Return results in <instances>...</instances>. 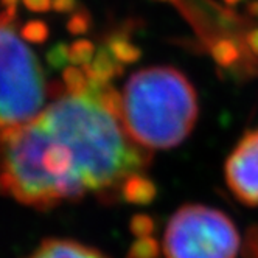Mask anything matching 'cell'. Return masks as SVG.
Listing matches in <instances>:
<instances>
[{"mask_svg": "<svg viewBox=\"0 0 258 258\" xmlns=\"http://www.w3.org/2000/svg\"><path fill=\"white\" fill-rule=\"evenodd\" d=\"M25 4L33 10H45L50 5V0H25Z\"/></svg>", "mask_w": 258, "mask_h": 258, "instance_id": "cell-7", "label": "cell"}, {"mask_svg": "<svg viewBox=\"0 0 258 258\" xmlns=\"http://www.w3.org/2000/svg\"><path fill=\"white\" fill-rule=\"evenodd\" d=\"M13 17V10L0 16V126L25 123L48 104L42 66Z\"/></svg>", "mask_w": 258, "mask_h": 258, "instance_id": "cell-3", "label": "cell"}, {"mask_svg": "<svg viewBox=\"0 0 258 258\" xmlns=\"http://www.w3.org/2000/svg\"><path fill=\"white\" fill-rule=\"evenodd\" d=\"M27 258H109L97 247L83 244L75 239L50 238L36 247Z\"/></svg>", "mask_w": 258, "mask_h": 258, "instance_id": "cell-6", "label": "cell"}, {"mask_svg": "<svg viewBox=\"0 0 258 258\" xmlns=\"http://www.w3.org/2000/svg\"><path fill=\"white\" fill-rule=\"evenodd\" d=\"M230 191L247 206H258V129L247 133L226 162Z\"/></svg>", "mask_w": 258, "mask_h": 258, "instance_id": "cell-5", "label": "cell"}, {"mask_svg": "<svg viewBox=\"0 0 258 258\" xmlns=\"http://www.w3.org/2000/svg\"><path fill=\"white\" fill-rule=\"evenodd\" d=\"M239 235L232 219L207 206H183L163 235L165 258H236Z\"/></svg>", "mask_w": 258, "mask_h": 258, "instance_id": "cell-4", "label": "cell"}, {"mask_svg": "<svg viewBox=\"0 0 258 258\" xmlns=\"http://www.w3.org/2000/svg\"><path fill=\"white\" fill-rule=\"evenodd\" d=\"M124 126L148 151L182 143L198 120V97L187 77L173 67L133 73L120 94Z\"/></svg>", "mask_w": 258, "mask_h": 258, "instance_id": "cell-2", "label": "cell"}, {"mask_svg": "<svg viewBox=\"0 0 258 258\" xmlns=\"http://www.w3.org/2000/svg\"><path fill=\"white\" fill-rule=\"evenodd\" d=\"M151 160L124 126L120 95L83 75L31 120L0 126V193L48 210L123 191Z\"/></svg>", "mask_w": 258, "mask_h": 258, "instance_id": "cell-1", "label": "cell"}]
</instances>
